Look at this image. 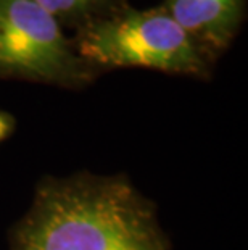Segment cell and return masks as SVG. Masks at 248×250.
<instances>
[{"label":"cell","mask_w":248,"mask_h":250,"mask_svg":"<svg viewBox=\"0 0 248 250\" xmlns=\"http://www.w3.org/2000/svg\"><path fill=\"white\" fill-rule=\"evenodd\" d=\"M10 250H170L153 204L124 176L45 178Z\"/></svg>","instance_id":"1"},{"label":"cell","mask_w":248,"mask_h":250,"mask_svg":"<svg viewBox=\"0 0 248 250\" xmlns=\"http://www.w3.org/2000/svg\"><path fill=\"white\" fill-rule=\"evenodd\" d=\"M71 41L79 57L102 73L145 68L207 81L216 66L161 5L137 10L128 3L77 29Z\"/></svg>","instance_id":"2"},{"label":"cell","mask_w":248,"mask_h":250,"mask_svg":"<svg viewBox=\"0 0 248 250\" xmlns=\"http://www.w3.org/2000/svg\"><path fill=\"white\" fill-rule=\"evenodd\" d=\"M100 74L36 0H0V79L79 90Z\"/></svg>","instance_id":"3"},{"label":"cell","mask_w":248,"mask_h":250,"mask_svg":"<svg viewBox=\"0 0 248 250\" xmlns=\"http://www.w3.org/2000/svg\"><path fill=\"white\" fill-rule=\"evenodd\" d=\"M161 7L214 63L247 18V0H163Z\"/></svg>","instance_id":"4"},{"label":"cell","mask_w":248,"mask_h":250,"mask_svg":"<svg viewBox=\"0 0 248 250\" xmlns=\"http://www.w3.org/2000/svg\"><path fill=\"white\" fill-rule=\"evenodd\" d=\"M45 8L63 29L84 28L92 21L105 18L126 7L128 0H36Z\"/></svg>","instance_id":"5"},{"label":"cell","mask_w":248,"mask_h":250,"mask_svg":"<svg viewBox=\"0 0 248 250\" xmlns=\"http://www.w3.org/2000/svg\"><path fill=\"white\" fill-rule=\"evenodd\" d=\"M15 126H17V120L13 115H10L8 111L0 110V142L8 139L13 134Z\"/></svg>","instance_id":"6"}]
</instances>
